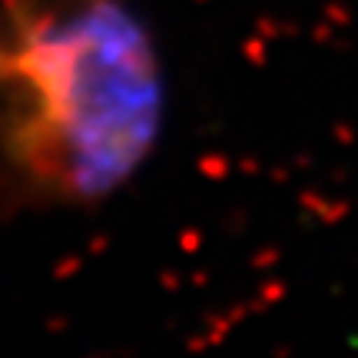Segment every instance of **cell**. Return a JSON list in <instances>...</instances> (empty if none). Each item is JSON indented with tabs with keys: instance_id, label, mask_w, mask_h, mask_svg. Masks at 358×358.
Listing matches in <instances>:
<instances>
[{
	"instance_id": "obj_1",
	"label": "cell",
	"mask_w": 358,
	"mask_h": 358,
	"mask_svg": "<svg viewBox=\"0 0 358 358\" xmlns=\"http://www.w3.org/2000/svg\"><path fill=\"white\" fill-rule=\"evenodd\" d=\"M166 66L129 0H0V203L77 213L150 166Z\"/></svg>"
}]
</instances>
